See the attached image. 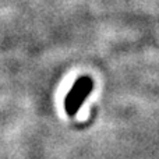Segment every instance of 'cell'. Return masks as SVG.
Returning a JSON list of instances; mask_svg holds the SVG:
<instances>
[{"label": "cell", "mask_w": 159, "mask_h": 159, "mask_svg": "<svg viewBox=\"0 0 159 159\" xmlns=\"http://www.w3.org/2000/svg\"><path fill=\"white\" fill-rule=\"evenodd\" d=\"M92 88H93L92 80L87 77V75L80 77L74 82L73 88L70 89V92L67 93L66 99H64V109L70 116H74L78 112L80 107L84 103V101L92 92Z\"/></svg>", "instance_id": "cell-1"}]
</instances>
